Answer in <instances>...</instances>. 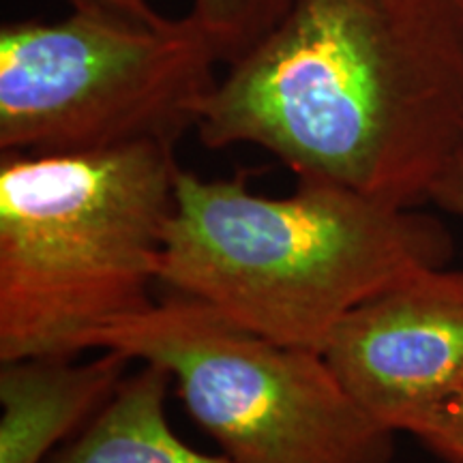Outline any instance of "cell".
<instances>
[{
    "label": "cell",
    "instance_id": "cell-2",
    "mask_svg": "<svg viewBox=\"0 0 463 463\" xmlns=\"http://www.w3.org/2000/svg\"><path fill=\"white\" fill-rule=\"evenodd\" d=\"M297 181L269 198L247 172L206 181L178 170L157 283L277 344L324 352L356 305L453 258L449 230L419 208Z\"/></svg>",
    "mask_w": 463,
    "mask_h": 463
},
{
    "label": "cell",
    "instance_id": "cell-4",
    "mask_svg": "<svg viewBox=\"0 0 463 463\" xmlns=\"http://www.w3.org/2000/svg\"><path fill=\"white\" fill-rule=\"evenodd\" d=\"M222 65L189 14L157 22L73 11L0 28V150L172 144L198 127Z\"/></svg>",
    "mask_w": 463,
    "mask_h": 463
},
{
    "label": "cell",
    "instance_id": "cell-6",
    "mask_svg": "<svg viewBox=\"0 0 463 463\" xmlns=\"http://www.w3.org/2000/svg\"><path fill=\"white\" fill-rule=\"evenodd\" d=\"M322 354L363 412L412 436L463 391V270L427 266L382 288Z\"/></svg>",
    "mask_w": 463,
    "mask_h": 463
},
{
    "label": "cell",
    "instance_id": "cell-12",
    "mask_svg": "<svg viewBox=\"0 0 463 463\" xmlns=\"http://www.w3.org/2000/svg\"><path fill=\"white\" fill-rule=\"evenodd\" d=\"M67 5L73 11L120 17L129 22H157L164 17L150 7L148 0H67Z\"/></svg>",
    "mask_w": 463,
    "mask_h": 463
},
{
    "label": "cell",
    "instance_id": "cell-8",
    "mask_svg": "<svg viewBox=\"0 0 463 463\" xmlns=\"http://www.w3.org/2000/svg\"><path fill=\"white\" fill-rule=\"evenodd\" d=\"M172 378L157 364L142 363L78 436L45 463H236L206 455L172 430L165 403Z\"/></svg>",
    "mask_w": 463,
    "mask_h": 463
},
{
    "label": "cell",
    "instance_id": "cell-3",
    "mask_svg": "<svg viewBox=\"0 0 463 463\" xmlns=\"http://www.w3.org/2000/svg\"><path fill=\"white\" fill-rule=\"evenodd\" d=\"M172 144L0 155V361L75 358L155 305Z\"/></svg>",
    "mask_w": 463,
    "mask_h": 463
},
{
    "label": "cell",
    "instance_id": "cell-1",
    "mask_svg": "<svg viewBox=\"0 0 463 463\" xmlns=\"http://www.w3.org/2000/svg\"><path fill=\"white\" fill-rule=\"evenodd\" d=\"M195 131L297 178L430 204L463 133V0H289L219 75Z\"/></svg>",
    "mask_w": 463,
    "mask_h": 463
},
{
    "label": "cell",
    "instance_id": "cell-7",
    "mask_svg": "<svg viewBox=\"0 0 463 463\" xmlns=\"http://www.w3.org/2000/svg\"><path fill=\"white\" fill-rule=\"evenodd\" d=\"M114 350L75 358L0 361V463H45L106 408L129 375Z\"/></svg>",
    "mask_w": 463,
    "mask_h": 463
},
{
    "label": "cell",
    "instance_id": "cell-11",
    "mask_svg": "<svg viewBox=\"0 0 463 463\" xmlns=\"http://www.w3.org/2000/svg\"><path fill=\"white\" fill-rule=\"evenodd\" d=\"M430 204L463 219V133L431 189Z\"/></svg>",
    "mask_w": 463,
    "mask_h": 463
},
{
    "label": "cell",
    "instance_id": "cell-9",
    "mask_svg": "<svg viewBox=\"0 0 463 463\" xmlns=\"http://www.w3.org/2000/svg\"><path fill=\"white\" fill-rule=\"evenodd\" d=\"M288 5L289 0H191L189 15L228 67L277 24Z\"/></svg>",
    "mask_w": 463,
    "mask_h": 463
},
{
    "label": "cell",
    "instance_id": "cell-10",
    "mask_svg": "<svg viewBox=\"0 0 463 463\" xmlns=\"http://www.w3.org/2000/svg\"><path fill=\"white\" fill-rule=\"evenodd\" d=\"M412 436L444 463H463V391L422 422Z\"/></svg>",
    "mask_w": 463,
    "mask_h": 463
},
{
    "label": "cell",
    "instance_id": "cell-5",
    "mask_svg": "<svg viewBox=\"0 0 463 463\" xmlns=\"http://www.w3.org/2000/svg\"><path fill=\"white\" fill-rule=\"evenodd\" d=\"M114 350L170 373L195 425L236 463H391L395 431L344 391L322 352L249 331L211 305L167 292L108 326Z\"/></svg>",
    "mask_w": 463,
    "mask_h": 463
}]
</instances>
